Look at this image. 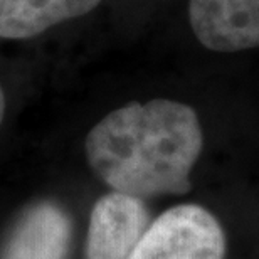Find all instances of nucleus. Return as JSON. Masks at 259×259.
Here are the masks:
<instances>
[{
	"label": "nucleus",
	"instance_id": "8",
	"mask_svg": "<svg viewBox=\"0 0 259 259\" xmlns=\"http://www.w3.org/2000/svg\"><path fill=\"white\" fill-rule=\"evenodd\" d=\"M2 2H4V0H0V5H2Z\"/></svg>",
	"mask_w": 259,
	"mask_h": 259
},
{
	"label": "nucleus",
	"instance_id": "3",
	"mask_svg": "<svg viewBox=\"0 0 259 259\" xmlns=\"http://www.w3.org/2000/svg\"><path fill=\"white\" fill-rule=\"evenodd\" d=\"M148 227L142 199L130 194H106L91 210L86 259H128Z\"/></svg>",
	"mask_w": 259,
	"mask_h": 259
},
{
	"label": "nucleus",
	"instance_id": "7",
	"mask_svg": "<svg viewBox=\"0 0 259 259\" xmlns=\"http://www.w3.org/2000/svg\"><path fill=\"white\" fill-rule=\"evenodd\" d=\"M4 113H5V96H4L2 88H0V123L4 120Z\"/></svg>",
	"mask_w": 259,
	"mask_h": 259
},
{
	"label": "nucleus",
	"instance_id": "6",
	"mask_svg": "<svg viewBox=\"0 0 259 259\" xmlns=\"http://www.w3.org/2000/svg\"><path fill=\"white\" fill-rule=\"evenodd\" d=\"M101 0H4L0 37L29 39L53 25L91 12Z\"/></svg>",
	"mask_w": 259,
	"mask_h": 259
},
{
	"label": "nucleus",
	"instance_id": "4",
	"mask_svg": "<svg viewBox=\"0 0 259 259\" xmlns=\"http://www.w3.org/2000/svg\"><path fill=\"white\" fill-rule=\"evenodd\" d=\"M189 19L195 37L210 51L259 48V0H189Z\"/></svg>",
	"mask_w": 259,
	"mask_h": 259
},
{
	"label": "nucleus",
	"instance_id": "1",
	"mask_svg": "<svg viewBox=\"0 0 259 259\" xmlns=\"http://www.w3.org/2000/svg\"><path fill=\"white\" fill-rule=\"evenodd\" d=\"M84 148L95 174L118 192L177 195L190 189L202 132L195 111L182 103H130L95 125Z\"/></svg>",
	"mask_w": 259,
	"mask_h": 259
},
{
	"label": "nucleus",
	"instance_id": "5",
	"mask_svg": "<svg viewBox=\"0 0 259 259\" xmlns=\"http://www.w3.org/2000/svg\"><path fill=\"white\" fill-rule=\"evenodd\" d=\"M69 221L59 207L39 204L19 221L4 247L2 259H66Z\"/></svg>",
	"mask_w": 259,
	"mask_h": 259
},
{
	"label": "nucleus",
	"instance_id": "2",
	"mask_svg": "<svg viewBox=\"0 0 259 259\" xmlns=\"http://www.w3.org/2000/svg\"><path fill=\"white\" fill-rule=\"evenodd\" d=\"M226 237L204 207L184 204L157 217L128 259H222Z\"/></svg>",
	"mask_w": 259,
	"mask_h": 259
}]
</instances>
